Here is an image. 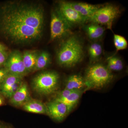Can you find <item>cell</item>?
Masks as SVG:
<instances>
[{"label": "cell", "instance_id": "obj_21", "mask_svg": "<svg viewBox=\"0 0 128 128\" xmlns=\"http://www.w3.org/2000/svg\"><path fill=\"white\" fill-rule=\"evenodd\" d=\"M114 42L117 51L126 49L128 48V41L124 37L119 34H114Z\"/></svg>", "mask_w": 128, "mask_h": 128}, {"label": "cell", "instance_id": "obj_22", "mask_svg": "<svg viewBox=\"0 0 128 128\" xmlns=\"http://www.w3.org/2000/svg\"><path fill=\"white\" fill-rule=\"evenodd\" d=\"M22 82L23 81L22 80L16 82L14 84L5 95L4 96L9 98H11L20 87Z\"/></svg>", "mask_w": 128, "mask_h": 128}, {"label": "cell", "instance_id": "obj_28", "mask_svg": "<svg viewBox=\"0 0 128 128\" xmlns=\"http://www.w3.org/2000/svg\"><path fill=\"white\" fill-rule=\"evenodd\" d=\"M3 102H4V100H3V98L1 96H0V106L2 105Z\"/></svg>", "mask_w": 128, "mask_h": 128}, {"label": "cell", "instance_id": "obj_23", "mask_svg": "<svg viewBox=\"0 0 128 128\" xmlns=\"http://www.w3.org/2000/svg\"><path fill=\"white\" fill-rule=\"evenodd\" d=\"M74 90H70L68 89H64L62 91L60 92L57 94L55 100L60 101L66 98Z\"/></svg>", "mask_w": 128, "mask_h": 128}, {"label": "cell", "instance_id": "obj_17", "mask_svg": "<svg viewBox=\"0 0 128 128\" xmlns=\"http://www.w3.org/2000/svg\"><path fill=\"white\" fill-rule=\"evenodd\" d=\"M51 62V58L49 53L43 51L38 54L33 71L43 70L48 67Z\"/></svg>", "mask_w": 128, "mask_h": 128}, {"label": "cell", "instance_id": "obj_26", "mask_svg": "<svg viewBox=\"0 0 128 128\" xmlns=\"http://www.w3.org/2000/svg\"><path fill=\"white\" fill-rule=\"evenodd\" d=\"M0 128H12L9 125H6L3 124H0Z\"/></svg>", "mask_w": 128, "mask_h": 128}, {"label": "cell", "instance_id": "obj_15", "mask_svg": "<svg viewBox=\"0 0 128 128\" xmlns=\"http://www.w3.org/2000/svg\"><path fill=\"white\" fill-rule=\"evenodd\" d=\"M84 29L89 38L92 40H96L102 36L105 31V28L96 23H92L86 25Z\"/></svg>", "mask_w": 128, "mask_h": 128}, {"label": "cell", "instance_id": "obj_6", "mask_svg": "<svg viewBox=\"0 0 128 128\" xmlns=\"http://www.w3.org/2000/svg\"><path fill=\"white\" fill-rule=\"evenodd\" d=\"M56 9L60 16L71 28L73 26L83 24L86 22V18L76 10L70 2L65 1L60 2Z\"/></svg>", "mask_w": 128, "mask_h": 128}, {"label": "cell", "instance_id": "obj_10", "mask_svg": "<svg viewBox=\"0 0 128 128\" xmlns=\"http://www.w3.org/2000/svg\"><path fill=\"white\" fill-rule=\"evenodd\" d=\"M30 92L26 83L22 82L20 87L10 99V103L15 107L22 106L30 100Z\"/></svg>", "mask_w": 128, "mask_h": 128}, {"label": "cell", "instance_id": "obj_1", "mask_svg": "<svg viewBox=\"0 0 128 128\" xmlns=\"http://www.w3.org/2000/svg\"><path fill=\"white\" fill-rule=\"evenodd\" d=\"M44 10L39 3L12 1L5 5L0 21V28L12 44H30L42 36Z\"/></svg>", "mask_w": 128, "mask_h": 128}, {"label": "cell", "instance_id": "obj_24", "mask_svg": "<svg viewBox=\"0 0 128 128\" xmlns=\"http://www.w3.org/2000/svg\"><path fill=\"white\" fill-rule=\"evenodd\" d=\"M9 53L6 50L0 51V66L4 64L6 62Z\"/></svg>", "mask_w": 128, "mask_h": 128}, {"label": "cell", "instance_id": "obj_16", "mask_svg": "<svg viewBox=\"0 0 128 128\" xmlns=\"http://www.w3.org/2000/svg\"><path fill=\"white\" fill-rule=\"evenodd\" d=\"M23 78L9 74L0 84V92L4 96L10 88L16 82L22 80Z\"/></svg>", "mask_w": 128, "mask_h": 128}, {"label": "cell", "instance_id": "obj_2", "mask_svg": "<svg viewBox=\"0 0 128 128\" xmlns=\"http://www.w3.org/2000/svg\"><path fill=\"white\" fill-rule=\"evenodd\" d=\"M84 56L83 44L76 36H70L62 44L57 53V60L60 66L71 67L82 60Z\"/></svg>", "mask_w": 128, "mask_h": 128}, {"label": "cell", "instance_id": "obj_27", "mask_svg": "<svg viewBox=\"0 0 128 128\" xmlns=\"http://www.w3.org/2000/svg\"><path fill=\"white\" fill-rule=\"evenodd\" d=\"M6 49V48L3 44H1L0 43V51Z\"/></svg>", "mask_w": 128, "mask_h": 128}, {"label": "cell", "instance_id": "obj_19", "mask_svg": "<svg viewBox=\"0 0 128 128\" xmlns=\"http://www.w3.org/2000/svg\"><path fill=\"white\" fill-rule=\"evenodd\" d=\"M107 68L111 71H119L123 68V64L118 57L111 56L108 58Z\"/></svg>", "mask_w": 128, "mask_h": 128}, {"label": "cell", "instance_id": "obj_4", "mask_svg": "<svg viewBox=\"0 0 128 128\" xmlns=\"http://www.w3.org/2000/svg\"><path fill=\"white\" fill-rule=\"evenodd\" d=\"M59 79V75L57 72H44L34 77L32 82V87L40 95H50L58 89Z\"/></svg>", "mask_w": 128, "mask_h": 128}, {"label": "cell", "instance_id": "obj_13", "mask_svg": "<svg viewBox=\"0 0 128 128\" xmlns=\"http://www.w3.org/2000/svg\"><path fill=\"white\" fill-rule=\"evenodd\" d=\"M86 86L84 78L79 75L74 74L67 78L65 89L70 90H82Z\"/></svg>", "mask_w": 128, "mask_h": 128}, {"label": "cell", "instance_id": "obj_9", "mask_svg": "<svg viewBox=\"0 0 128 128\" xmlns=\"http://www.w3.org/2000/svg\"><path fill=\"white\" fill-rule=\"evenodd\" d=\"M46 106L47 114L58 122L63 121L70 111L65 104L55 100L48 102Z\"/></svg>", "mask_w": 128, "mask_h": 128}, {"label": "cell", "instance_id": "obj_8", "mask_svg": "<svg viewBox=\"0 0 128 128\" xmlns=\"http://www.w3.org/2000/svg\"><path fill=\"white\" fill-rule=\"evenodd\" d=\"M4 66L9 74L23 78L28 74L22 60V54L18 50L9 53Z\"/></svg>", "mask_w": 128, "mask_h": 128}, {"label": "cell", "instance_id": "obj_11", "mask_svg": "<svg viewBox=\"0 0 128 128\" xmlns=\"http://www.w3.org/2000/svg\"><path fill=\"white\" fill-rule=\"evenodd\" d=\"M70 4L76 10L86 18L90 17L97 10L102 7L103 5H93L82 2H70Z\"/></svg>", "mask_w": 128, "mask_h": 128}, {"label": "cell", "instance_id": "obj_5", "mask_svg": "<svg viewBox=\"0 0 128 128\" xmlns=\"http://www.w3.org/2000/svg\"><path fill=\"white\" fill-rule=\"evenodd\" d=\"M120 8L112 4L103 5L88 18L86 22L104 25L112 30L113 23L121 14Z\"/></svg>", "mask_w": 128, "mask_h": 128}, {"label": "cell", "instance_id": "obj_25", "mask_svg": "<svg viewBox=\"0 0 128 128\" xmlns=\"http://www.w3.org/2000/svg\"><path fill=\"white\" fill-rule=\"evenodd\" d=\"M9 74V72L5 68L0 69V84Z\"/></svg>", "mask_w": 128, "mask_h": 128}, {"label": "cell", "instance_id": "obj_7", "mask_svg": "<svg viewBox=\"0 0 128 128\" xmlns=\"http://www.w3.org/2000/svg\"><path fill=\"white\" fill-rule=\"evenodd\" d=\"M70 28L56 9L52 11L50 22V41L59 39L70 34Z\"/></svg>", "mask_w": 128, "mask_h": 128}, {"label": "cell", "instance_id": "obj_12", "mask_svg": "<svg viewBox=\"0 0 128 128\" xmlns=\"http://www.w3.org/2000/svg\"><path fill=\"white\" fill-rule=\"evenodd\" d=\"M22 107L24 110L29 112L47 114L46 105L38 100L30 98Z\"/></svg>", "mask_w": 128, "mask_h": 128}, {"label": "cell", "instance_id": "obj_18", "mask_svg": "<svg viewBox=\"0 0 128 128\" xmlns=\"http://www.w3.org/2000/svg\"><path fill=\"white\" fill-rule=\"evenodd\" d=\"M82 92V90H74L66 98L58 101L65 104L71 111L77 105Z\"/></svg>", "mask_w": 128, "mask_h": 128}, {"label": "cell", "instance_id": "obj_20", "mask_svg": "<svg viewBox=\"0 0 128 128\" xmlns=\"http://www.w3.org/2000/svg\"><path fill=\"white\" fill-rule=\"evenodd\" d=\"M89 54L91 60H95L100 57L102 52V48L100 44L94 43L89 46Z\"/></svg>", "mask_w": 128, "mask_h": 128}, {"label": "cell", "instance_id": "obj_3", "mask_svg": "<svg viewBox=\"0 0 128 128\" xmlns=\"http://www.w3.org/2000/svg\"><path fill=\"white\" fill-rule=\"evenodd\" d=\"M113 78V76L107 67L96 64L88 68L84 80L88 89H100L110 83Z\"/></svg>", "mask_w": 128, "mask_h": 128}, {"label": "cell", "instance_id": "obj_14", "mask_svg": "<svg viewBox=\"0 0 128 128\" xmlns=\"http://www.w3.org/2000/svg\"><path fill=\"white\" fill-rule=\"evenodd\" d=\"M39 53L36 50H26L22 54V60L28 73L33 71Z\"/></svg>", "mask_w": 128, "mask_h": 128}]
</instances>
